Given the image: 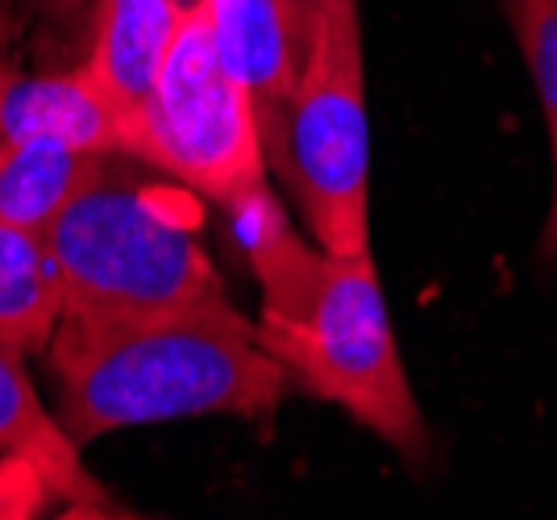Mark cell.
<instances>
[{"label":"cell","mask_w":557,"mask_h":520,"mask_svg":"<svg viewBox=\"0 0 557 520\" xmlns=\"http://www.w3.org/2000/svg\"><path fill=\"white\" fill-rule=\"evenodd\" d=\"M237 246L258 280V342L283 362L292 383L346 408L395 454L420 462L429 425L395 346L371 255H329L308 246L283 216L271 188L225 209Z\"/></svg>","instance_id":"obj_1"},{"label":"cell","mask_w":557,"mask_h":520,"mask_svg":"<svg viewBox=\"0 0 557 520\" xmlns=\"http://www.w3.org/2000/svg\"><path fill=\"white\" fill-rule=\"evenodd\" d=\"M54 421L71 446L184 417H271L292 392L225 292L141 317H63L47 346Z\"/></svg>","instance_id":"obj_2"},{"label":"cell","mask_w":557,"mask_h":520,"mask_svg":"<svg viewBox=\"0 0 557 520\" xmlns=\"http://www.w3.org/2000/svg\"><path fill=\"white\" fill-rule=\"evenodd\" d=\"M125 159L104 154L50 221L63 317H141L225 292L200 237L196 191L141 179Z\"/></svg>","instance_id":"obj_3"},{"label":"cell","mask_w":557,"mask_h":520,"mask_svg":"<svg viewBox=\"0 0 557 520\" xmlns=\"http://www.w3.org/2000/svg\"><path fill=\"white\" fill-rule=\"evenodd\" d=\"M262 154L321 250L371 255V125L358 0H329L300 84L262 134Z\"/></svg>","instance_id":"obj_4"},{"label":"cell","mask_w":557,"mask_h":520,"mask_svg":"<svg viewBox=\"0 0 557 520\" xmlns=\"http://www.w3.org/2000/svg\"><path fill=\"white\" fill-rule=\"evenodd\" d=\"M129 159L230 209L267 188V154L250 92L221 63L209 9H191L171 42L163 75L129 129Z\"/></svg>","instance_id":"obj_5"},{"label":"cell","mask_w":557,"mask_h":520,"mask_svg":"<svg viewBox=\"0 0 557 520\" xmlns=\"http://www.w3.org/2000/svg\"><path fill=\"white\" fill-rule=\"evenodd\" d=\"M92 47L84 59V72L104 92L121 121L125 138L134 129L138 113L154 92L171 42L180 34L187 13L171 0H92Z\"/></svg>","instance_id":"obj_6"},{"label":"cell","mask_w":557,"mask_h":520,"mask_svg":"<svg viewBox=\"0 0 557 520\" xmlns=\"http://www.w3.org/2000/svg\"><path fill=\"white\" fill-rule=\"evenodd\" d=\"M0 138H50L92 154H129L125 121L84 67L9 75L0 88Z\"/></svg>","instance_id":"obj_7"},{"label":"cell","mask_w":557,"mask_h":520,"mask_svg":"<svg viewBox=\"0 0 557 520\" xmlns=\"http://www.w3.org/2000/svg\"><path fill=\"white\" fill-rule=\"evenodd\" d=\"M221 63L250 92L258 134L283 113L304 72V50L278 0H205Z\"/></svg>","instance_id":"obj_8"},{"label":"cell","mask_w":557,"mask_h":520,"mask_svg":"<svg viewBox=\"0 0 557 520\" xmlns=\"http://www.w3.org/2000/svg\"><path fill=\"white\" fill-rule=\"evenodd\" d=\"M22 358V350L0 342V454H29L47 471L50 487L71 508V517L116 512L113 492L84 467L79 446H71L54 412H47V404L38 400Z\"/></svg>","instance_id":"obj_9"},{"label":"cell","mask_w":557,"mask_h":520,"mask_svg":"<svg viewBox=\"0 0 557 520\" xmlns=\"http://www.w3.org/2000/svg\"><path fill=\"white\" fill-rule=\"evenodd\" d=\"M104 154L50 138H0V221L47 234Z\"/></svg>","instance_id":"obj_10"},{"label":"cell","mask_w":557,"mask_h":520,"mask_svg":"<svg viewBox=\"0 0 557 520\" xmlns=\"http://www.w3.org/2000/svg\"><path fill=\"white\" fill-rule=\"evenodd\" d=\"M63 321V284L47 234L0 221V342L22 355H47Z\"/></svg>","instance_id":"obj_11"},{"label":"cell","mask_w":557,"mask_h":520,"mask_svg":"<svg viewBox=\"0 0 557 520\" xmlns=\"http://www.w3.org/2000/svg\"><path fill=\"white\" fill-rule=\"evenodd\" d=\"M504 13L533 75L536 104L557 163V0H504Z\"/></svg>","instance_id":"obj_12"},{"label":"cell","mask_w":557,"mask_h":520,"mask_svg":"<svg viewBox=\"0 0 557 520\" xmlns=\"http://www.w3.org/2000/svg\"><path fill=\"white\" fill-rule=\"evenodd\" d=\"M59 492L29 454H0V520L42 517Z\"/></svg>","instance_id":"obj_13"},{"label":"cell","mask_w":557,"mask_h":520,"mask_svg":"<svg viewBox=\"0 0 557 520\" xmlns=\"http://www.w3.org/2000/svg\"><path fill=\"white\" fill-rule=\"evenodd\" d=\"M283 4V13H287V25H292V34H296V42L300 50L308 54V42H312V29L321 22V13L329 9V0H278Z\"/></svg>","instance_id":"obj_14"},{"label":"cell","mask_w":557,"mask_h":520,"mask_svg":"<svg viewBox=\"0 0 557 520\" xmlns=\"http://www.w3.org/2000/svg\"><path fill=\"white\" fill-rule=\"evenodd\" d=\"M38 9L54 17V22H75L79 13H88L92 9V0H38Z\"/></svg>","instance_id":"obj_15"},{"label":"cell","mask_w":557,"mask_h":520,"mask_svg":"<svg viewBox=\"0 0 557 520\" xmlns=\"http://www.w3.org/2000/svg\"><path fill=\"white\" fill-rule=\"evenodd\" d=\"M541 259L557 262V175H554V200H549V216H545V230H541Z\"/></svg>","instance_id":"obj_16"},{"label":"cell","mask_w":557,"mask_h":520,"mask_svg":"<svg viewBox=\"0 0 557 520\" xmlns=\"http://www.w3.org/2000/svg\"><path fill=\"white\" fill-rule=\"evenodd\" d=\"M171 4H175V9H180V13H191V9H200V4H205V0H171Z\"/></svg>","instance_id":"obj_17"},{"label":"cell","mask_w":557,"mask_h":520,"mask_svg":"<svg viewBox=\"0 0 557 520\" xmlns=\"http://www.w3.org/2000/svg\"><path fill=\"white\" fill-rule=\"evenodd\" d=\"M9 75H13V63H9V59H4V50H0V88H4V79H9Z\"/></svg>","instance_id":"obj_18"}]
</instances>
